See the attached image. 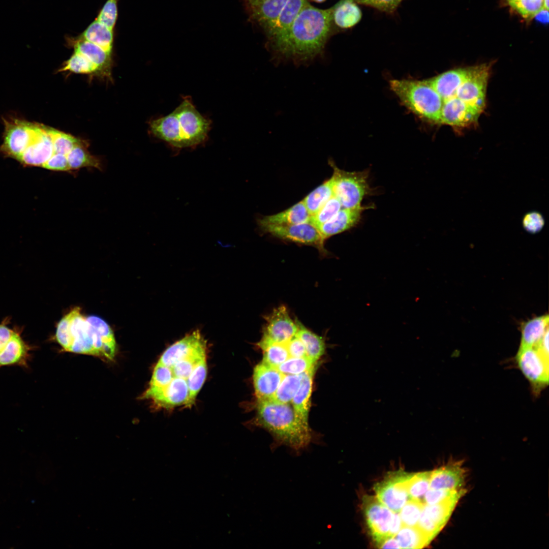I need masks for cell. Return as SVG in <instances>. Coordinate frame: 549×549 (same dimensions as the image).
Returning <instances> with one entry per match:
<instances>
[{
	"mask_svg": "<svg viewBox=\"0 0 549 549\" xmlns=\"http://www.w3.org/2000/svg\"><path fill=\"white\" fill-rule=\"evenodd\" d=\"M332 13L333 8L320 9L307 2L286 36L272 48L277 61L306 65L321 54L329 35Z\"/></svg>",
	"mask_w": 549,
	"mask_h": 549,
	"instance_id": "6da1fadb",
	"label": "cell"
},
{
	"mask_svg": "<svg viewBox=\"0 0 549 549\" xmlns=\"http://www.w3.org/2000/svg\"><path fill=\"white\" fill-rule=\"evenodd\" d=\"M55 338L66 351L95 356L105 361L113 360L117 344L113 330L96 316L85 317L76 307L58 322Z\"/></svg>",
	"mask_w": 549,
	"mask_h": 549,
	"instance_id": "7a4b0ae2",
	"label": "cell"
},
{
	"mask_svg": "<svg viewBox=\"0 0 549 549\" xmlns=\"http://www.w3.org/2000/svg\"><path fill=\"white\" fill-rule=\"evenodd\" d=\"M211 120L201 114L189 96L182 98L171 113L151 120L149 130L156 138L177 148L194 147L204 142Z\"/></svg>",
	"mask_w": 549,
	"mask_h": 549,
	"instance_id": "3957f363",
	"label": "cell"
},
{
	"mask_svg": "<svg viewBox=\"0 0 549 549\" xmlns=\"http://www.w3.org/2000/svg\"><path fill=\"white\" fill-rule=\"evenodd\" d=\"M257 422L267 430L281 443L299 450L311 440L309 426L297 417L289 403L280 404L271 400L258 401Z\"/></svg>",
	"mask_w": 549,
	"mask_h": 549,
	"instance_id": "277c9868",
	"label": "cell"
},
{
	"mask_svg": "<svg viewBox=\"0 0 549 549\" xmlns=\"http://www.w3.org/2000/svg\"><path fill=\"white\" fill-rule=\"evenodd\" d=\"M389 86L402 104L418 118L440 124L442 100L427 79H394L389 81Z\"/></svg>",
	"mask_w": 549,
	"mask_h": 549,
	"instance_id": "5b68a950",
	"label": "cell"
},
{
	"mask_svg": "<svg viewBox=\"0 0 549 549\" xmlns=\"http://www.w3.org/2000/svg\"><path fill=\"white\" fill-rule=\"evenodd\" d=\"M333 172L332 185L333 196L340 201L342 208L359 207L364 197L371 191L368 179V171L348 172L341 170L332 162Z\"/></svg>",
	"mask_w": 549,
	"mask_h": 549,
	"instance_id": "8992f818",
	"label": "cell"
},
{
	"mask_svg": "<svg viewBox=\"0 0 549 549\" xmlns=\"http://www.w3.org/2000/svg\"><path fill=\"white\" fill-rule=\"evenodd\" d=\"M9 323L8 317L0 323V369L10 366L28 369L34 347L23 339L21 327H11Z\"/></svg>",
	"mask_w": 549,
	"mask_h": 549,
	"instance_id": "52a82bcc",
	"label": "cell"
},
{
	"mask_svg": "<svg viewBox=\"0 0 549 549\" xmlns=\"http://www.w3.org/2000/svg\"><path fill=\"white\" fill-rule=\"evenodd\" d=\"M465 493V490L463 489L444 501L435 504L423 505L416 527L430 542L446 524L458 502Z\"/></svg>",
	"mask_w": 549,
	"mask_h": 549,
	"instance_id": "ba28073f",
	"label": "cell"
},
{
	"mask_svg": "<svg viewBox=\"0 0 549 549\" xmlns=\"http://www.w3.org/2000/svg\"><path fill=\"white\" fill-rule=\"evenodd\" d=\"M516 361L520 370L535 391L544 387L548 383V357L535 346L520 347Z\"/></svg>",
	"mask_w": 549,
	"mask_h": 549,
	"instance_id": "9c48e42d",
	"label": "cell"
},
{
	"mask_svg": "<svg viewBox=\"0 0 549 549\" xmlns=\"http://www.w3.org/2000/svg\"><path fill=\"white\" fill-rule=\"evenodd\" d=\"M411 474L403 471L391 472L374 485L376 498L393 512L399 513L410 499L407 482Z\"/></svg>",
	"mask_w": 549,
	"mask_h": 549,
	"instance_id": "30bf717a",
	"label": "cell"
},
{
	"mask_svg": "<svg viewBox=\"0 0 549 549\" xmlns=\"http://www.w3.org/2000/svg\"><path fill=\"white\" fill-rule=\"evenodd\" d=\"M261 229L280 239L313 246L323 253L325 240L318 229L309 222L294 225L259 224Z\"/></svg>",
	"mask_w": 549,
	"mask_h": 549,
	"instance_id": "8fae6325",
	"label": "cell"
},
{
	"mask_svg": "<svg viewBox=\"0 0 549 549\" xmlns=\"http://www.w3.org/2000/svg\"><path fill=\"white\" fill-rule=\"evenodd\" d=\"M297 330L296 321H293L286 307L280 306L266 317L263 336L258 345L262 349L273 343L286 344Z\"/></svg>",
	"mask_w": 549,
	"mask_h": 549,
	"instance_id": "7c38bea8",
	"label": "cell"
},
{
	"mask_svg": "<svg viewBox=\"0 0 549 549\" xmlns=\"http://www.w3.org/2000/svg\"><path fill=\"white\" fill-rule=\"evenodd\" d=\"M3 150L17 159L34 138L39 125L18 119L5 120Z\"/></svg>",
	"mask_w": 549,
	"mask_h": 549,
	"instance_id": "4fadbf2b",
	"label": "cell"
},
{
	"mask_svg": "<svg viewBox=\"0 0 549 549\" xmlns=\"http://www.w3.org/2000/svg\"><path fill=\"white\" fill-rule=\"evenodd\" d=\"M362 508L370 533L376 544L389 537L393 513L373 496L364 495Z\"/></svg>",
	"mask_w": 549,
	"mask_h": 549,
	"instance_id": "5bb4252c",
	"label": "cell"
},
{
	"mask_svg": "<svg viewBox=\"0 0 549 549\" xmlns=\"http://www.w3.org/2000/svg\"><path fill=\"white\" fill-rule=\"evenodd\" d=\"M206 348V342L198 330L194 331L168 347L158 363L172 367L176 362Z\"/></svg>",
	"mask_w": 549,
	"mask_h": 549,
	"instance_id": "9a60e30c",
	"label": "cell"
},
{
	"mask_svg": "<svg viewBox=\"0 0 549 549\" xmlns=\"http://www.w3.org/2000/svg\"><path fill=\"white\" fill-rule=\"evenodd\" d=\"M48 128L39 125L32 142L18 159L22 163L29 166H42L54 154Z\"/></svg>",
	"mask_w": 549,
	"mask_h": 549,
	"instance_id": "2e32d148",
	"label": "cell"
},
{
	"mask_svg": "<svg viewBox=\"0 0 549 549\" xmlns=\"http://www.w3.org/2000/svg\"><path fill=\"white\" fill-rule=\"evenodd\" d=\"M284 374L277 368L259 363L253 371V383L258 401L270 400L278 389Z\"/></svg>",
	"mask_w": 549,
	"mask_h": 549,
	"instance_id": "e0dca14e",
	"label": "cell"
},
{
	"mask_svg": "<svg viewBox=\"0 0 549 549\" xmlns=\"http://www.w3.org/2000/svg\"><path fill=\"white\" fill-rule=\"evenodd\" d=\"M189 395L186 380L174 377L168 385L147 400L158 407L171 408L183 405L186 406Z\"/></svg>",
	"mask_w": 549,
	"mask_h": 549,
	"instance_id": "ac0fdd59",
	"label": "cell"
},
{
	"mask_svg": "<svg viewBox=\"0 0 549 549\" xmlns=\"http://www.w3.org/2000/svg\"><path fill=\"white\" fill-rule=\"evenodd\" d=\"M307 0H287L277 20L267 30L273 48L286 36L292 23L307 3Z\"/></svg>",
	"mask_w": 549,
	"mask_h": 549,
	"instance_id": "d6986e66",
	"label": "cell"
},
{
	"mask_svg": "<svg viewBox=\"0 0 549 549\" xmlns=\"http://www.w3.org/2000/svg\"><path fill=\"white\" fill-rule=\"evenodd\" d=\"M365 209V207L362 206L354 208H342L331 219L317 228L325 240L355 226Z\"/></svg>",
	"mask_w": 549,
	"mask_h": 549,
	"instance_id": "ffe728a7",
	"label": "cell"
},
{
	"mask_svg": "<svg viewBox=\"0 0 549 549\" xmlns=\"http://www.w3.org/2000/svg\"><path fill=\"white\" fill-rule=\"evenodd\" d=\"M465 471L460 464H450L431 471L430 489L455 490L462 489Z\"/></svg>",
	"mask_w": 549,
	"mask_h": 549,
	"instance_id": "44dd1931",
	"label": "cell"
},
{
	"mask_svg": "<svg viewBox=\"0 0 549 549\" xmlns=\"http://www.w3.org/2000/svg\"><path fill=\"white\" fill-rule=\"evenodd\" d=\"M315 367L302 374L300 386L292 400L293 409L296 416L303 424L307 426H309L310 400Z\"/></svg>",
	"mask_w": 549,
	"mask_h": 549,
	"instance_id": "7402d4cb",
	"label": "cell"
},
{
	"mask_svg": "<svg viewBox=\"0 0 549 549\" xmlns=\"http://www.w3.org/2000/svg\"><path fill=\"white\" fill-rule=\"evenodd\" d=\"M501 3L527 22L548 10V0H501Z\"/></svg>",
	"mask_w": 549,
	"mask_h": 549,
	"instance_id": "603a6c76",
	"label": "cell"
},
{
	"mask_svg": "<svg viewBox=\"0 0 549 549\" xmlns=\"http://www.w3.org/2000/svg\"><path fill=\"white\" fill-rule=\"evenodd\" d=\"M311 215L303 201L278 214L263 217L258 224L294 225L310 221Z\"/></svg>",
	"mask_w": 549,
	"mask_h": 549,
	"instance_id": "cb8c5ba5",
	"label": "cell"
},
{
	"mask_svg": "<svg viewBox=\"0 0 549 549\" xmlns=\"http://www.w3.org/2000/svg\"><path fill=\"white\" fill-rule=\"evenodd\" d=\"M287 0H262L251 5L253 17L267 31L273 24Z\"/></svg>",
	"mask_w": 549,
	"mask_h": 549,
	"instance_id": "d4e9b609",
	"label": "cell"
},
{
	"mask_svg": "<svg viewBox=\"0 0 549 549\" xmlns=\"http://www.w3.org/2000/svg\"><path fill=\"white\" fill-rule=\"evenodd\" d=\"M548 316L546 315L524 322L521 326L520 347L536 346L548 330Z\"/></svg>",
	"mask_w": 549,
	"mask_h": 549,
	"instance_id": "484cf974",
	"label": "cell"
},
{
	"mask_svg": "<svg viewBox=\"0 0 549 549\" xmlns=\"http://www.w3.org/2000/svg\"><path fill=\"white\" fill-rule=\"evenodd\" d=\"M75 51L81 54L98 68L99 71L109 73L110 65V53L101 47L84 39L75 44Z\"/></svg>",
	"mask_w": 549,
	"mask_h": 549,
	"instance_id": "4316f807",
	"label": "cell"
},
{
	"mask_svg": "<svg viewBox=\"0 0 549 549\" xmlns=\"http://www.w3.org/2000/svg\"><path fill=\"white\" fill-rule=\"evenodd\" d=\"M361 17V11L354 0H342L333 8L332 19L341 28L353 26Z\"/></svg>",
	"mask_w": 549,
	"mask_h": 549,
	"instance_id": "83f0119b",
	"label": "cell"
},
{
	"mask_svg": "<svg viewBox=\"0 0 549 549\" xmlns=\"http://www.w3.org/2000/svg\"><path fill=\"white\" fill-rule=\"evenodd\" d=\"M298 330L296 335L303 344L307 356L315 362L323 355L325 344L323 339L310 330L299 321H296Z\"/></svg>",
	"mask_w": 549,
	"mask_h": 549,
	"instance_id": "f1b7e54d",
	"label": "cell"
},
{
	"mask_svg": "<svg viewBox=\"0 0 549 549\" xmlns=\"http://www.w3.org/2000/svg\"><path fill=\"white\" fill-rule=\"evenodd\" d=\"M82 37V39L101 47L110 53L113 40V30L97 20L87 27Z\"/></svg>",
	"mask_w": 549,
	"mask_h": 549,
	"instance_id": "f546056e",
	"label": "cell"
},
{
	"mask_svg": "<svg viewBox=\"0 0 549 549\" xmlns=\"http://www.w3.org/2000/svg\"><path fill=\"white\" fill-rule=\"evenodd\" d=\"M333 196L332 179L330 178L309 194L302 201L312 216Z\"/></svg>",
	"mask_w": 549,
	"mask_h": 549,
	"instance_id": "4dcf8cb0",
	"label": "cell"
},
{
	"mask_svg": "<svg viewBox=\"0 0 549 549\" xmlns=\"http://www.w3.org/2000/svg\"><path fill=\"white\" fill-rule=\"evenodd\" d=\"M302 374L285 375L276 392L269 400L280 404L290 403L300 386Z\"/></svg>",
	"mask_w": 549,
	"mask_h": 549,
	"instance_id": "1f68e13d",
	"label": "cell"
},
{
	"mask_svg": "<svg viewBox=\"0 0 549 549\" xmlns=\"http://www.w3.org/2000/svg\"><path fill=\"white\" fill-rule=\"evenodd\" d=\"M400 548H421L430 542L416 527L403 526L395 536Z\"/></svg>",
	"mask_w": 549,
	"mask_h": 549,
	"instance_id": "d6a6232c",
	"label": "cell"
},
{
	"mask_svg": "<svg viewBox=\"0 0 549 549\" xmlns=\"http://www.w3.org/2000/svg\"><path fill=\"white\" fill-rule=\"evenodd\" d=\"M174 377L170 367L157 362L149 386L143 393L141 399L147 400L150 396L168 385Z\"/></svg>",
	"mask_w": 549,
	"mask_h": 549,
	"instance_id": "836d02e7",
	"label": "cell"
},
{
	"mask_svg": "<svg viewBox=\"0 0 549 549\" xmlns=\"http://www.w3.org/2000/svg\"><path fill=\"white\" fill-rule=\"evenodd\" d=\"M206 375L207 364L206 358H204L195 366L186 380L189 395L186 407H191L194 404L196 398L205 380Z\"/></svg>",
	"mask_w": 549,
	"mask_h": 549,
	"instance_id": "e575fe53",
	"label": "cell"
},
{
	"mask_svg": "<svg viewBox=\"0 0 549 549\" xmlns=\"http://www.w3.org/2000/svg\"><path fill=\"white\" fill-rule=\"evenodd\" d=\"M431 471L412 473L408 479L407 488L410 499L422 502L426 492L430 489Z\"/></svg>",
	"mask_w": 549,
	"mask_h": 549,
	"instance_id": "d590c367",
	"label": "cell"
},
{
	"mask_svg": "<svg viewBox=\"0 0 549 549\" xmlns=\"http://www.w3.org/2000/svg\"><path fill=\"white\" fill-rule=\"evenodd\" d=\"M67 157L71 169L86 167H100L98 160L86 149L83 142L75 146L67 155Z\"/></svg>",
	"mask_w": 549,
	"mask_h": 549,
	"instance_id": "8d00e7d4",
	"label": "cell"
},
{
	"mask_svg": "<svg viewBox=\"0 0 549 549\" xmlns=\"http://www.w3.org/2000/svg\"><path fill=\"white\" fill-rule=\"evenodd\" d=\"M51 138L54 153L67 155L77 145L82 142L74 136L51 128H48Z\"/></svg>",
	"mask_w": 549,
	"mask_h": 549,
	"instance_id": "74e56055",
	"label": "cell"
},
{
	"mask_svg": "<svg viewBox=\"0 0 549 549\" xmlns=\"http://www.w3.org/2000/svg\"><path fill=\"white\" fill-rule=\"evenodd\" d=\"M206 348L202 349L190 356L176 362L171 369L175 377L187 380L195 366L206 358Z\"/></svg>",
	"mask_w": 549,
	"mask_h": 549,
	"instance_id": "f35d334b",
	"label": "cell"
},
{
	"mask_svg": "<svg viewBox=\"0 0 549 549\" xmlns=\"http://www.w3.org/2000/svg\"><path fill=\"white\" fill-rule=\"evenodd\" d=\"M263 356L262 362L277 368L290 357L286 344L273 343L262 349Z\"/></svg>",
	"mask_w": 549,
	"mask_h": 549,
	"instance_id": "ab89813d",
	"label": "cell"
},
{
	"mask_svg": "<svg viewBox=\"0 0 549 549\" xmlns=\"http://www.w3.org/2000/svg\"><path fill=\"white\" fill-rule=\"evenodd\" d=\"M316 362L308 356L302 357H290L279 365L277 369L284 375H298L316 367Z\"/></svg>",
	"mask_w": 549,
	"mask_h": 549,
	"instance_id": "60d3db41",
	"label": "cell"
},
{
	"mask_svg": "<svg viewBox=\"0 0 549 549\" xmlns=\"http://www.w3.org/2000/svg\"><path fill=\"white\" fill-rule=\"evenodd\" d=\"M59 71H70L78 74H91L97 72L99 70L96 65L85 57L75 51Z\"/></svg>",
	"mask_w": 549,
	"mask_h": 549,
	"instance_id": "b9f144b4",
	"label": "cell"
},
{
	"mask_svg": "<svg viewBox=\"0 0 549 549\" xmlns=\"http://www.w3.org/2000/svg\"><path fill=\"white\" fill-rule=\"evenodd\" d=\"M424 504L416 500L407 501L399 512L403 526H416Z\"/></svg>",
	"mask_w": 549,
	"mask_h": 549,
	"instance_id": "7bdbcfd3",
	"label": "cell"
},
{
	"mask_svg": "<svg viewBox=\"0 0 549 549\" xmlns=\"http://www.w3.org/2000/svg\"><path fill=\"white\" fill-rule=\"evenodd\" d=\"M342 208L339 200L333 196L317 213L311 216L309 222L317 228L331 219Z\"/></svg>",
	"mask_w": 549,
	"mask_h": 549,
	"instance_id": "ee69618b",
	"label": "cell"
},
{
	"mask_svg": "<svg viewBox=\"0 0 549 549\" xmlns=\"http://www.w3.org/2000/svg\"><path fill=\"white\" fill-rule=\"evenodd\" d=\"M117 0H107L96 20L113 30L117 17Z\"/></svg>",
	"mask_w": 549,
	"mask_h": 549,
	"instance_id": "f6af8a7d",
	"label": "cell"
},
{
	"mask_svg": "<svg viewBox=\"0 0 549 549\" xmlns=\"http://www.w3.org/2000/svg\"><path fill=\"white\" fill-rule=\"evenodd\" d=\"M545 221L543 216L536 211H530L524 215L522 219V225L528 232L536 233L540 232L544 226Z\"/></svg>",
	"mask_w": 549,
	"mask_h": 549,
	"instance_id": "bcb514c9",
	"label": "cell"
},
{
	"mask_svg": "<svg viewBox=\"0 0 549 549\" xmlns=\"http://www.w3.org/2000/svg\"><path fill=\"white\" fill-rule=\"evenodd\" d=\"M463 489L450 490L429 489L424 496L423 502L429 505L441 502L455 495Z\"/></svg>",
	"mask_w": 549,
	"mask_h": 549,
	"instance_id": "7dc6e473",
	"label": "cell"
},
{
	"mask_svg": "<svg viewBox=\"0 0 549 549\" xmlns=\"http://www.w3.org/2000/svg\"><path fill=\"white\" fill-rule=\"evenodd\" d=\"M42 167L54 171H64L71 169L67 156L56 153H54Z\"/></svg>",
	"mask_w": 549,
	"mask_h": 549,
	"instance_id": "c3c4849f",
	"label": "cell"
},
{
	"mask_svg": "<svg viewBox=\"0 0 549 549\" xmlns=\"http://www.w3.org/2000/svg\"><path fill=\"white\" fill-rule=\"evenodd\" d=\"M365 5L371 6L385 12L394 11L402 0H354Z\"/></svg>",
	"mask_w": 549,
	"mask_h": 549,
	"instance_id": "681fc988",
	"label": "cell"
},
{
	"mask_svg": "<svg viewBox=\"0 0 549 549\" xmlns=\"http://www.w3.org/2000/svg\"><path fill=\"white\" fill-rule=\"evenodd\" d=\"M286 346L290 357H302L307 356L303 344L296 334L286 343Z\"/></svg>",
	"mask_w": 549,
	"mask_h": 549,
	"instance_id": "f907efd6",
	"label": "cell"
},
{
	"mask_svg": "<svg viewBox=\"0 0 549 549\" xmlns=\"http://www.w3.org/2000/svg\"><path fill=\"white\" fill-rule=\"evenodd\" d=\"M403 527V524L399 513L394 512L389 528V537H395Z\"/></svg>",
	"mask_w": 549,
	"mask_h": 549,
	"instance_id": "816d5d0a",
	"label": "cell"
},
{
	"mask_svg": "<svg viewBox=\"0 0 549 549\" xmlns=\"http://www.w3.org/2000/svg\"><path fill=\"white\" fill-rule=\"evenodd\" d=\"M376 544L380 548H400L395 537H387Z\"/></svg>",
	"mask_w": 549,
	"mask_h": 549,
	"instance_id": "f5cc1de1",
	"label": "cell"
},
{
	"mask_svg": "<svg viewBox=\"0 0 549 549\" xmlns=\"http://www.w3.org/2000/svg\"><path fill=\"white\" fill-rule=\"evenodd\" d=\"M247 1L248 2L249 4L251 6V5H253L254 4H255V3L258 2L260 1H262V0H247Z\"/></svg>",
	"mask_w": 549,
	"mask_h": 549,
	"instance_id": "db71d44e",
	"label": "cell"
},
{
	"mask_svg": "<svg viewBox=\"0 0 549 549\" xmlns=\"http://www.w3.org/2000/svg\"><path fill=\"white\" fill-rule=\"evenodd\" d=\"M311 1L317 2V3H322V2H323L325 1L326 0H311Z\"/></svg>",
	"mask_w": 549,
	"mask_h": 549,
	"instance_id": "11a10c76",
	"label": "cell"
}]
</instances>
